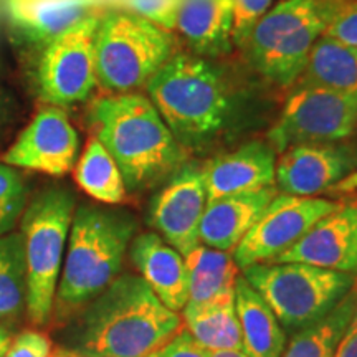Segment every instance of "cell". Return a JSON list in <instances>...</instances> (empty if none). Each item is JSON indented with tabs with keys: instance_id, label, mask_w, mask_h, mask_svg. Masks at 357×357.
Returning <instances> with one entry per match:
<instances>
[{
	"instance_id": "ba28073f",
	"label": "cell",
	"mask_w": 357,
	"mask_h": 357,
	"mask_svg": "<svg viewBox=\"0 0 357 357\" xmlns=\"http://www.w3.org/2000/svg\"><path fill=\"white\" fill-rule=\"evenodd\" d=\"M333 0H281L255 25L247 52L258 73L276 86H291L323 35Z\"/></svg>"
},
{
	"instance_id": "836d02e7",
	"label": "cell",
	"mask_w": 357,
	"mask_h": 357,
	"mask_svg": "<svg viewBox=\"0 0 357 357\" xmlns=\"http://www.w3.org/2000/svg\"><path fill=\"white\" fill-rule=\"evenodd\" d=\"M334 357H357V329L346 333Z\"/></svg>"
},
{
	"instance_id": "44dd1931",
	"label": "cell",
	"mask_w": 357,
	"mask_h": 357,
	"mask_svg": "<svg viewBox=\"0 0 357 357\" xmlns=\"http://www.w3.org/2000/svg\"><path fill=\"white\" fill-rule=\"evenodd\" d=\"M235 310L243 351L250 357H281L288 344V334L243 275L238 276L235 284Z\"/></svg>"
},
{
	"instance_id": "f1b7e54d",
	"label": "cell",
	"mask_w": 357,
	"mask_h": 357,
	"mask_svg": "<svg viewBox=\"0 0 357 357\" xmlns=\"http://www.w3.org/2000/svg\"><path fill=\"white\" fill-rule=\"evenodd\" d=\"M323 35L357 48V0H333Z\"/></svg>"
},
{
	"instance_id": "3957f363",
	"label": "cell",
	"mask_w": 357,
	"mask_h": 357,
	"mask_svg": "<svg viewBox=\"0 0 357 357\" xmlns=\"http://www.w3.org/2000/svg\"><path fill=\"white\" fill-rule=\"evenodd\" d=\"M136 231L137 220L131 212L113 205H78L53 310L68 316L105 291L121 273Z\"/></svg>"
},
{
	"instance_id": "484cf974",
	"label": "cell",
	"mask_w": 357,
	"mask_h": 357,
	"mask_svg": "<svg viewBox=\"0 0 357 357\" xmlns=\"http://www.w3.org/2000/svg\"><path fill=\"white\" fill-rule=\"evenodd\" d=\"M75 181L79 189L102 205H119L126 199L121 171L105 149V146L91 136L73 167Z\"/></svg>"
},
{
	"instance_id": "9c48e42d",
	"label": "cell",
	"mask_w": 357,
	"mask_h": 357,
	"mask_svg": "<svg viewBox=\"0 0 357 357\" xmlns=\"http://www.w3.org/2000/svg\"><path fill=\"white\" fill-rule=\"evenodd\" d=\"M356 128L357 96L298 83L268 132V142L281 154L291 146L342 141Z\"/></svg>"
},
{
	"instance_id": "4316f807",
	"label": "cell",
	"mask_w": 357,
	"mask_h": 357,
	"mask_svg": "<svg viewBox=\"0 0 357 357\" xmlns=\"http://www.w3.org/2000/svg\"><path fill=\"white\" fill-rule=\"evenodd\" d=\"M26 307V263L20 231L0 235V323Z\"/></svg>"
},
{
	"instance_id": "ac0fdd59",
	"label": "cell",
	"mask_w": 357,
	"mask_h": 357,
	"mask_svg": "<svg viewBox=\"0 0 357 357\" xmlns=\"http://www.w3.org/2000/svg\"><path fill=\"white\" fill-rule=\"evenodd\" d=\"M280 192L275 185L208 200L199 227L202 245L234 252Z\"/></svg>"
},
{
	"instance_id": "83f0119b",
	"label": "cell",
	"mask_w": 357,
	"mask_h": 357,
	"mask_svg": "<svg viewBox=\"0 0 357 357\" xmlns=\"http://www.w3.org/2000/svg\"><path fill=\"white\" fill-rule=\"evenodd\" d=\"M29 185L19 169L0 160V235L13 231L26 207Z\"/></svg>"
},
{
	"instance_id": "74e56055",
	"label": "cell",
	"mask_w": 357,
	"mask_h": 357,
	"mask_svg": "<svg viewBox=\"0 0 357 357\" xmlns=\"http://www.w3.org/2000/svg\"><path fill=\"white\" fill-rule=\"evenodd\" d=\"M354 329H357V312H356L354 321H352L351 326H349V329H347V331H354Z\"/></svg>"
},
{
	"instance_id": "52a82bcc",
	"label": "cell",
	"mask_w": 357,
	"mask_h": 357,
	"mask_svg": "<svg viewBox=\"0 0 357 357\" xmlns=\"http://www.w3.org/2000/svg\"><path fill=\"white\" fill-rule=\"evenodd\" d=\"M242 271L287 334L301 331L329 314L357 281V275L305 263H258Z\"/></svg>"
},
{
	"instance_id": "d590c367",
	"label": "cell",
	"mask_w": 357,
	"mask_h": 357,
	"mask_svg": "<svg viewBox=\"0 0 357 357\" xmlns=\"http://www.w3.org/2000/svg\"><path fill=\"white\" fill-rule=\"evenodd\" d=\"M207 357H250L245 351H207Z\"/></svg>"
},
{
	"instance_id": "5b68a950",
	"label": "cell",
	"mask_w": 357,
	"mask_h": 357,
	"mask_svg": "<svg viewBox=\"0 0 357 357\" xmlns=\"http://www.w3.org/2000/svg\"><path fill=\"white\" fill-rule=\"evenodd\" d=\"M77 199L63 187H50L26 204L20 217L26 263V314L37 326L50 321L63 268Z\"/></svg>"
},
{
	"instance_id": "277c9868",
	"label": "cell",
	"mask_w": 357,
	"mask_h": 357,
	"mask_svg": "<svg viewBox=\"0 0 357 357\" xmlns=\"http://www.w3.org/2000/svg\"><path fill=\"white\" fill-rule=\"evenodd\" d=\"M147 98L184 149H200L225 131L235 105L222 71L207 58L174 53L149 83Z\"/></svg>"
},
{
	"instance_id": "9a60e30c",
	"label": "cell",
	"mask_w": 357,
	"mask_h": 357,
	"mask_svg": "<svg viewBox=\"0 0 357 357\" xmlns=\"http://www.w3.org/2000/svg\"><path fill=\"white\" fill-rule=\"evenodd\" d=\"M270 263H305L357 275V200L339 204Z\"/></svg>"
},
{
	"instance_id": "d4e9b609",
	"label": "cell",
	"mask_w": 357,
	"mask_h": 357,
	"mask_svg": "<svg viewBox=\"0 0 357 357\" xmlns=\"http://www.w3.org/2000/svg\"><path fill=\"white\" fill-rule=\"evenodd\" d=\"M357 281L334 310L301 331L291 334L281 357H334L356 318Z\"/></svg>"
},
{
	"instance_id": "4fadbf2b",
	"label": "cell",
	"mask_w": 357,
	"mask_h": 357,
	"mask_svg": "<svg viewBox=\"0 0 357 357\" xmlns=\"http://www.w3.org/2000/svg\"><path fill=\"white\" fill-rule=\"evenodd\" d=\"M79 136L68 116L58 106H43L2 155L15 169L63 177L78 160Z\"/></svg>"
},
{
	"instance_id": "7a4b0ae2",
	"label": "cell",
	"mask_w": 357,
	"mask_h": 357,
	"mask_svg": "<svg viewBox=\"0 0 357 357\" xmlns=\"http://www.w3.org/2000/svg\"><path fill=\"white\" fill-rule=\"evenodd\" d=\"M95 137L121 171L128 192H142L167 181L185 162V149L139 93H111L91 105Z\"/></svg>"
},
{
	"instance_id": "e575fe53",
	"label": "cell",
	"mask_w": 357,
	"mask_h": 357,
	"mask_svg": "<svg viewBox=\"0 0 357 357\" xmlns=\"http://www.w3.org/2000/svg\"><path fill=\"white\" fill-rule=\"evenodd\" d=\"M10 342H12L10 328H8L7 324L0 323V357L6 356V352L8 349V346H10Z\"/></svg>"
},
{
	"instance_id": "8fae6325",
	"label": "cell",
	"mask_w": 357,
	"mask_h": 357,
	"mask_svg": "<svg viewBox=\"0 0 357 357\" xmlns=\"http://www.w3.org/2000/svg\"><path fill=\"white\" fill-rule=\"evenodd\" d=\"M336 200L323 197H296L278 194L263 215L231 252L238 270L270 263L291 248L307 230L339 207Z\"/></svg>"
},
{
	"instance_id": "f546056e",
	"label": "cell",
	"mask_w": 357,
	"mask_h": 357,
	"mask_svg": "<svg viewBox=\"0 0 357 357\" xmlns=\"http://www.w3.org/2000/svg\"><path fill=\"white\" fill-rule=\"evenodd\" d=\"M271 0H234V43L245 48L255 25L270 10Z\"/></svg>"
},
{
	"instance_id": "4dcf8cb0",
	"label": "cell",
	"mask_w": 357,
	"mask_h": 357,
	"mask_svg": "<svg viewBox=\"0 0 357 357\" xmlns=\"http://www.w3.org/2000/svg\"><path fill=\"white\" fill-rule=\"evenodd\" d=\"M123 2L128 12L136 13V15L162 26L169 32L176 29L181 0H123Z\"/></svg>"
},
{
	"instance_id": "ffe728a7",
	"label": "cell",
	"mask_w": 357,
	"mask_h": 357,
	"mask_svg": "<svg viewBox=\"0 0 357 357\" xmlns=\"http://www.w3.org/2000/svg\"><path fill=\"white\" fill-rule=\"evenodd\" d=\"M101 0H7L12 25L26 43L45 47L70 26L96 13Z\"/></svg>"
},
{
	"instance_id": "e0dca14e",
	"label": "cell",
	"mask_w": 357,
	"mask_h": 357,
	"mask_svg": "<svg viewBox=\"0 0 357 357\" xmlns=\"http://www.w3.org/2000/svg\"><path fill=\"white\" fill-rule=\"evenodd\" d=\"M129 260L169 310L181 312L189 301L184 255L155 231L136 235L129 245Z\"/></svg>"
},
{
	"instance_id": "f35d334b",
	"label": "cell",
	"mask_w": 357,
	"mask_h": 357,
	"mask_svg": "<svg viewBox=\"0 0 357 357\" xmlns=\"http://www.w3.org/2000/svg\"><path fill=\"white\" fill-rule=\"evenodd\" d=\"M2 118H3V105L2 101H0V121H2Z\"/></svg>"
},
{
	"instance_id": "603a6c76",
	"label": "cell",
	"mask_w": 357,
	"mask_h": 357,
	"mask_svg": "<svg viewBox=\"0 0 357 357\" xmlns=\"http://www.w3.org/2000/svg\"><path fill=\"white\" fill-rule=\"evenodd\" d=\"M190 305H204L234 296L238 266L230 252L197 245L184 257Z\"/></svg>"
},
{
	"instance_id": "8d00e7d4",
	"label": "cell",
	"mask_w": 357,
	"mask_h": 357,
	"mask_svg": "<svg viewBox=\"0 0 357 357\" xmlns=\"http://www.w3.org/2000/svg\"><path fill=\"white\" fill-rule=\"evenodd\" d=\"M50 357H89V356H84V354H79V352L65 349V347H58L56 351L52 352Z\"/></svg>"
},
{
	"instance_id": "7c38bea8",
	"label": "cell",
	"mask_w": 357,
	"mask_h": 357,
	"mask_svg": "<svg viewBox=\"0 0 357 357\" xmlns=\"http://www.w3.org/2000/svg\"><path fill=\"white\" fill-rule=\"evenodd\" d=\"M205 205L207 190L202 166L184 162L153 195L147 222L155 234L185 257L200 243L199 227Z\"/></svg>"
},
{
	"instance_id": "cb8c5ba5",
	"label": "cell",
	"mask_w": 357,
	"mask_h": 357,
	"mask_svg": "<svg viewBox=\"0 0 357 357\" xmlns=\"http://www.w3.org/2000/svg\"><path fill=\"white\" fill-rule=\"evenodd\" d=\"M298 83L357 96V48L321 35Z\"/></svg>"
},
{
	"instance_id": "2e32d148",
	"label": "cell",
	"mask_w": 357,
	"mask_h": 357,
	"mask_svg": "<svg viewBox=\"0 0 357 357\" xmlns=\"http://www.w3.org/2000/svg\"><path fill=\"white\" fill-rule=\"evenodd\" d=\"M276 151L270 142L250 141L202 166L207 202L275 185Z\"/></svg>"
},
{
	"instance_id": "7402d4cb",
	"label": "cell",
	"mask_w": 357,
	"mask_h": 357,
	"mask_svg": "<svg viewBox=\"0 0 357 357\" xmlns=\"http://www.w3.org/2000/svg\"><path fill=\"white\" fill-rule=\"evenodd\" d=\"M181 318L182 328L205 351H243L235 294L204 305L187 303Z\"/></svg>"
},
{
	"instance_id": "d6a6232c",
	"label": "cell",
	"mask_w": 357,
	"mask_h": 357,
	"mask_svg": "<svg viewBox=\"0 0 357 357\" xmlns=\"http://www.w3.org/2000/svg\"><path fill=\"white\" fill-rule=\"evenodd\" d=\"M147 357H207V351L200 347L182 328L166 344L158 347Z\"/></svg>"
},
{
	"instance_id": "d6986e66",
	"label": "cell",
	"mask_w": 357,
	"mask_h": 357,
	"mask_svg": "<svg viewBox=\"0 0 357 357\" xmlns=\"http://www.w3.org/2000/svg\"><path fill=\"white\" fill-rule=\"evenodd\" d=\"M234 0H181L176 29L194 55L215 58L225 55L234 45Z\"/></svg>"
},
{
	"instance_id": "30bf717a",
	"label": "cell",
	"mask_w": 357,
	"mask_h": 357,
	"mask_svg": "<svg viewBox=\"0 0 357 357\" xmlns=\"http://www.w3.org/2000/svg\"><path fill=\"white\" fill-rule=\"evenodd\" d=\"M101 13L70 26L42 48L37 65L40 98L52 106H70L91 96L98 84L95 35Z\"/></svg>"
},
{
	"instance_id": "6da1fadb",
	"label": "cell",
	"mask_w": 357,
	"mask_h": 357,
	"mask_svg": "<svg viewBox=\"0 0 357 357\" xmlns=\"http://www.w3.org/2000/svg\"><path fill=\"white\" fill-rule=\"evenodd\" d=\"M182 329V318L137 273L119 275L79 310L65 349L89 357H147Z\"/></svg>"
},
{
	"instance_id": "5bb4252c",
	"label": "cell",
	"mask_w": 357,
	"mask_h": 357,
	"mask_svg": "<svg viewBox=\"0 0 357 357\" xmlns=\"http://www.w3.org/2000/svg\"><path fill=\"white\" fill-rule=\"evenodd\" d=\"M356 155L336 142L291 146L276 159L275 187L280 194L318 197L354 172Z\"/></svg>"
},
{
	"instance_id": "8992f818",
	"label": "cell",
	"mask_w": 357,
	"mask_h": 357,
	"mask_svg": "<svg viewBox=\"0 0 357 357\" xmlns=\"http://www.w3.org/2000/svg\"><path fill=\"white\" fill-rule=\"evenodd\" d=\"M174 55L169 30L128 10L102 12L95 35L96 79L109 93H134Z\"/></svg>"
},
{
	"instance_id": "1f68e13d",
	"label": "cell",
	"mask_w": 357,
	"mask_h": 357,
	"mask_svg": "<svg viewBox=\"0 0 357 357\" xmlns=\"http://www.w3.org/2000/svg\"><path fill=\"white\" fill-rule=\"evenodd\" d=\"M52 341L40 331H22L12 337L3 357H50Z\"/></svg>"
}]
</instances>
